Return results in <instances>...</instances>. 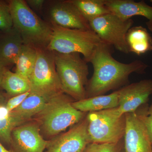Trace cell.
<instances>
[{
	"label": "cell",
	"instance_id": "obj_29",
	"mask_svg": "<svg viewBox=\"0 0 152 152\" xmlns=\"http://www.w3.org/2000/svg\"><path fill=\"white\" fill-rule=\"evenodd\" d=\"M7 94H4L0 90V106H5L6 102L7 101Z\"/></svg>",
	"mask_w": 152,
	"mask_h": 152
},
{
	"label": "cell",
	"instance_id": "obj_13",
	"mask_svg": "<svg viewBox=\"0 0 152 152\" xmlns=\"http://www.w3.org/2000/svg\"><path fill=\"white\" fill-rule=\"evenodd\" d=\"M49 15L52 25L68 28L91 30L89 22L69 0L53 4L49 10Z\"/></svg>",
	"mask_w": 152,
	"mask_h": 152
},
{
	"label": "cell",
	"instance_id": "obj_2",
	"mask_svg": "<svg viewBox=\"0 0 152 152\" xmlns=\"http://www.w3.org/2000/svg\"><path fill=\"white\" fill-rule=\"evenodd\" d=\"M13 26L20 33L24 45L36 49L47 48L52 34V25L42 20L25 1H8Z\"/></svg>",
	"mask_w": 152,
	"mask_h": 152
},
{
	"label": "cell",
	"instance_id": "obj_5",
	"mask_svg": "<svg viewBox=\"0 0 152 152\" xmlns=\"http://www.w3.org/2000/svg\"><path fill=\"white\" fill-rule=\"evenodd\" d=\"M51 25V37L46 49L61 54L79 53L89 62L94 51L102 42L94 31Z\"/></svg>",
	"mask_w": 152,
	"mask_h": 152
},
{
	"label": "cell",
	"instance_id": "obj_9",
	"mask_svg": "<svg viewBox=\"0 0 152 152\" xmlns=\"http://www.w3.org/2000/svg\"><path fill=\"white\" fill-rule=\"evenodd\" d=\"M86 116L68 132L49 141L46 152H83L91 143Z\"/></svg>",
	"mask_w": 152,
	"mask_h": 152
},
{
	"label": "cell",
	"instance_id": "obj_11",
	"mask_svg": "<svg viewBox=\"0 0 152 152\" xmlns=\"http://www.w3.org/2000/svg\"><path fill=\"white\" fill-rule=\"evenodd\" d=\"M48 142L41 135L38 122L23 124L12 132L11 145L14 152H44Z\"/></svg>",
	"mask_w": 152,
	"mask_h": 152
},
{
	"label": "cell",
	"instance_id": "obj_18",
	"mask_svg": "<svg viewBox=\"0 0 152 152\" xmlns=\"http://www.w3.org/2000/svg\"><path fill=\"white\" fill-rule=\"evenodd\" d=\"M130 53L140 55L152 51V37L146 28L142 26L132 27L126 37Z\"/></svg>",
	"mask_w": 152,
	"mask_h": 152
},
{
	"label": "cell",
	"instance_id": "obj_30",
	"mask_svg": "<svg viewBox=\"0 0 152 152\" xmlns=\"http://www.w3.org/2000/svg\"><path fill=\"white\" fill-rule=\"evenodd\" d=\"M0 152H14L12 151H9L7 150V149L5 148L4 146L0 142Z\"/></svg>",
	"mask_w": 152,
	"mask_h": 152
},
{
	"label": "cell",
	"instance_id": "obj_15",
	"mask_svg": "<svg viewBox=\"0 0 152 152\" xmlns=\"http://www.w3.org/2000/svg\"><path fill=\"white\" fill-rule=\"evenodd\" d=\"M23 45L21 36L13 26L0 31V63L9 69L15 65Z\"/></svg>",
	"mask_w": 152,
	"mask_h": 152
},
{
	"label": "cell",
	"instance_id": "obj_31",
	"mask_svg": "<svg viewBox=\"0 0 152 152\" xmlns=\"http://www.w3.org/2000/svg\"><path fill=\"white\" fill-rule=\"evenodd\" d=\"M148 114L149 115L152 117V103L151 105L148 108Z\"/></svg>",
	"mask_w": 152,
	"mask_h": 152
},
{
	"label": "cell",
	"instance_id": "obj_28",
	"mask_svg": "<svg viewBox=\"0 0 152 152\" xmlns=\"http://www.w3.org/2000/svg\"><path fill=\"white\" fill-rule=\"evenodd\" d=\"M7 69H9L6 68L0 63V90H2V82L3 77H4V74L5 72L6 71Z\"/></svg>",
	"mask_w": 152,
	"mask_h": 152
},
{
	"label": "cell",
	"instance_id": "obj_3",
	"mask_svg": "<svg viewBox=\"0 0 152 152\" xmlns=\"http://www.w3.org/2000/svg\"><path fill=\"white\" fill-rule=\"evenodd\" d=\"M71 98L64 93L56 95L38 114L37 122L45 135H56L85 118V113L74 107Z\"/></svg>",
	"mask_w": 152,
	"mask_h": 152
},
{
	"label": "cell",
	"instance_id": "obj_27",
	"mask_svg": "<svg viewBox=\"0 0 152 152\" xmlns=\"http://www.w3.org/2000/svg\"><path fill=\"white\" fill-rule=\"evenodd\" d=\"M25 1L32 10L40 12L42 9L45 1L44 0H27Z\"/></svg>",
	"mask_w": 152,
	"mask_h": 152
},
{
	"label": "cell",
	"instance_id": "obj_33",
	"mask_svg": "<svg viewBox=\"0 0 152 152\" xmlns=\"http://www.w3.org/2000/svg\"><path fill=\"white\" fill-rule=\"evenodd\" d=\"M151 1V3L152 4V0H151V1Z\"/></svg>",
	"mask_w": 152,
	"mask_h": 152
},
{
	"label": "cell",
	"instance_id": "obj_23",
	"mask_svg": "<svg viewBox=\"0 0 152 152\" xmlns=\"http://www.w3.org/2000/svg\"><path fill=\"white\" fill-rule=\"evenodd\" d=\"M124 147L123 140L116 143H90L83 152H121Z\"/></svg>",
	"mask_w": 152,
	"mask_h": 152
},
{
	"label": "cell",
	"instance_id": "obj_4",
	"mask_svg": "<svg viewBox=\"0 0 152 152\" xmlns=\"http://www.w3.org/2000/svg\"><path fill=\"white\" fill-rule=\"evenodd\" d=\"M55 64L63 92L75 100L86 98L88 80V66L80 54H61L53 52Z\"/></svg>",
	"mask_w": 152,
	"mask_h": 152
},
{
	"label": "cell",
	"instance_id": "obj_10",
	"mask_svg": "<svg viewBox=\"0 0 152 152\" xmlns=\"http://www.w3.org/2000/svg\"><path fill=\"white\" fill-rule=\"evenodd\" d=\"M118 91V107L120 113L122 114L135 113L148 101L152 94V80H142L122 87Z\"/></svg>",
	"mask_w": 152,
	"mask_h": 152
},
{
	"label": "cell",
	"instance_id": "obj_12",
	"mask_svg": "<svg viewBox=\"0 0 152 152\" xmlns=\"http://www.w3.org/2000/svg\"><path fill=\"white\" fill-rule=\"evenodd\" d=\"M124 136L126 152H152V143L145 126L137 113L126 114Z\"/></svg>",
	"mask_w": 152,
	"mask_h": 152
},
{
	"label": "cell",
	"instance_id": "obj_24",
	"mask_svg": "<svg viewBox=\"0 0 152 152\" xmlns=\"http://www.w3.org/2000/svg\"><path fill=\"white\" fill-rule=\"evenodd\" d=\"M13 27L8 2L0 0V31H4Z\"/></svg>",
	"mask_w": 152,
	"mask_h": 152
},
{
	"label": "cell",
	"instance_id": "obj_21",
	"mask_svg": "<svg viewBox=\"0 0 152 152\" xmlns=\"http://www.w3.org/2000/svg\"><path fill=\"white\" fill-rule=\"evenodd\" d=\"M37 50L24 44L16 61L15 72L29 80L37 60Z\"/></svg>",
	"mask_w": 152,
	"mask_h": 152
},
{
	"label": "cell",
	"instance_id": "obj_32",
	"mask_svg": "<svg viewBox=\"0 0 152 152\" xmlns=\"http://www.w3.org/2000/svg\"><path fill=\"white\" fill-rule=\"evenodd\" d=\"M121 152H126V151H125L124 149V148L121 151Z\"/></svg>",
	"mask_w": 152,
	"mask_h": 152
},
{
	"label": "cell",
	"instance_id": "obj_7",
	"mask_svg": "<svg viewBox=\"0 0 152 152\" xmlns=\"http://www.w3.org/2000/svg\"><path fill=\"white\" fill-rule=\"evenodd\" d=\"M35 65L29 81L31 92L48 98L63 92L53 52L38 48Z\"/></svg>",
	"mask_w": 152,
	"mask_h": 152
},
{
	"label": "cell",
	"instance_id": "obj_8",
	"mask_svg": "<svg viewBox=\"0 0 152 152\" xmlns=\"http://www.w3.org/2000/svg\"><path fill=\"white\" fill-rule=\"evenodd\" d=\"M89 23L102 42L121 53H130L126 37L134 24L132 19L125 20L110 13L91 20Z\"/></svg>",
	"mask_w": 152,
	"mask_h": 152
},
{
	"label": "cell",
	"instance_id": "obj_16",
	"mask_svg": "<svg viewBox=\"0 0 152 152\" xmlns=\"http://www.w3.org/2000/svg\"><path fill=\"white\" fill-rule=\"evenodd\" d=\"M50 99L31 92L18 107L10 112V115L16 121L18 126H20L34 116L39 114Z\"/></svg>",
	"mask_w": 152,
	"mask_h": 152
},
{
	"label": "cell",
	"instance_id": "obj_22",
	"mask_svg": "<svg viewBox=\"0 0 152 152\" xmlns=\"http://www.w3.org/2000/svg\"><path fill=\"white\" fill-rule=\"evenodd\" d=\"M18 126L17 122L11 116L5 106H0V139L11 145L12 132Z\"/></svg>",
	"mask_w": 152,
	"mask_h": 152
},
{
	"label": "cell",
	"instance_id": "obj_20",
	"mask_svg": "<svg viewBox=\"0 0 152 152\" xmlns=\"http://www.w3.org/2000/svg\"><path fill=\"white\" fill-rule=\"evenodd\" d=\"M88 21L111 13L105 0H69Z\"/></svg>",
	"mask_w": 152,
	"mask_h": 152
},
{
	"label": "cell",
	"instance_id": "obj_6",
	"mask_svg": "<svg viewBox=\"0 0 152 152\" xmlns=\"http://www.w3.org/2000/svg\"><path fill=\"white\" fill-rule=\"evenodd\" d=\"M88 131L91 143H116L123 140L126 127V114L118 107L88 113Z\"/></svg>",
	"mask_w": 152,
	"mask_h": 152
},
{
	"label": "cell",
	"instance_id": "obj_25",
	"mask_svg": "<svg viewBox=\"0 0 152 152\" xmlns=\"http://www.w3.org/2000/svg\"><path fill=\"white\" fill-rule=\"evenodd\" d=\"M148 108L146 104L141 107L136 112L145 126L152 143V117L148 115Z\"/></svg>",
	"mask_w": 152,
	"mask_h": 152
},
{
	"label": "cell",
	"instance_id": "obj_19",
	"mask_svg": "<svg viewBox=\"0 0 152 152\" xmlns=\"http://www.w3.org/2000/svg\"><path fill=\"white\" fill-rule=\"evenodd\" d=\"M2 89L8 96L13 97L31 91L29 80L7 69L4 74Z\"/></svg>",
	"mask_w": 152,
	"mask_h": 152
},
{
	"label": "cell",
	"instance_id": "obj_14",
	"mask_svg": "<svg viewBox=\"0 0 152 152\" xmlns=\"http://www.w3.org/2000/svg\"><path fill=\"white\" fill-rule=\"evenodd\" d=\"M106 4L111 13L125 20L135 16L147 19L146 24L152 32V7L144 1L133 0H105Z\"/></svg>",
	"mask_w": 152,
	"mask_h": 152
},
{
	"label": "cell",
	"instance_id": "obj_17",
	"mask_svg": "<svg viewBox=\"0 0 152 152\" xmlns=\"http://www.w3.org/2000/svg\"><path fill=\"white\" fill-rule=\"evenodd\" d=\"M72 105L76 110L85 113L114 108L118 106V93L117 90L110 94L85 98L73 102Z\"/></svg>",
	"mask_w": 152,
	"mask_h": 152
},
{
	"label": "cell",
	"instance_id": "obj_1",
	"mask_svg": "<svg viewBox=\"0 0 152 152\" xmlns=\"http://www.w3.org/2000/svg\"><path fill=\"white\" fill-rule=\"evenodd\" d=\"M111 47L101 42L93 53L89 62L94 73L86 87V98L104 95L126 86L130 75L145 73L148 67L139 60L129 64L120 62L112 56Z\"/></svg>",
	"mask_w": 152,
	"mask_h": 152
},
{
	"label": "cell",
	"instance_id": "obj_26",
	"mask_svg": "<svg viewBox=\"0 0 152 152\" xmlns=\"http://www.w3.org/2000/svg\"><path fill=\"white\" fill-rule=\"evenodd\" d=\"M31 93V91L27 92L11 97L7 101L5 104L6 108L9 112H11L16 108L25 100Z\"/></svg>",
	"mask_w": 152,
	"mask_h": 152
}]
</instances>
